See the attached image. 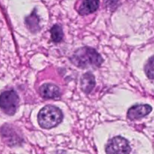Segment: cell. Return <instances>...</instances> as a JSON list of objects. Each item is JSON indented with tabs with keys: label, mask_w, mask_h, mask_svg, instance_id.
<instances>
[{
	"label": "cell",
	"mask_w": 154,
	"mask_h": 154,
	"mask_svg": "<svg viewBox=\"0 0 154 154\" xmlns=\"http://www.w3.org/2000/svg\"><path fill=\"white\" fill-rule=\"evenodd\" d=\"M152 111V107L149 105H136L128 111L127 117L129 120H135L143 118Z\"/></svg>",
	"instance_id": "5"
},
{
	"label": "cell",
	"mask_w": 154,
	"mask_h": 154,
	"mask_svg": "<svg viewBox=\"0 0 154 154\" xmlns=\"http://www.w3.org/2000/svg\"><path fill=\"white\" fill-rule=\"evenodd\" d=\"M51 38L54 42H61L63 38V32L61 26L59 25H54L51 28Z\"/></svg>",
	"instance_id": "11"
},
{
	"label": "cell",
	"mask_w": 154,
	"mask_h": 154,
	"mask_svg": "<svg viewBox=\"0 0 154 154\" xmlns=\"http://www.w3.org/2000/svg\"><path fill=\"white\" fill-rule=\"evenodd\" d=\"M105 150L107 154H129L131 147L127 140L117 136L109 140Z\"/></svg>",
	"instance_id": "4"
},
{
	"label": "cell",
	"mask_w": 154,
	"mask_h": 154,
	"mask_svg": "<svg viewBox=\"0 0 154 154\" xmlns=\"http://www.w3.org/2000/svg\"><path fill=\"white\" fill-rule=\"evenodd\" d=\"M14 133L15 132L10 126H8V125H5L1 129L2 137H3L5 141L11 146L16 145L19 142V137Z\"/></svg>",
	"instance_id": "7"
},
{
	"label": "cell",
	"mask_w": 154,
	"mask_h": 154,
	"mask_svg": "<svg viewBox=\"0 0 154 154\" xmlns=\"http://www.w3.org/2000/svg\"><path fill=\"white\" fill-rule=\"evenodd\" d=\"M99 6V0H84L78 9L81 15H87L96 11Z\"/></svg>",
	"instance_id": "8"
},
{
	"label": "cell",
	"mask_w": 154,
	"mask_h": 154,
	"mask_svg": "<svg viewBox=\"0 0 154 154\" xmlns=\"http://www.w3.org/2000/svg\"><path fill=\"white\" fill-rule=\"evenodd\" d=\"M38 22L39 19L38 17L37 16L35 10H34V11L29 16L26 18V24L27 27L29 28V29L31 30L33 32L39 29Z\"/></svg>",
	"instance_id": "10"
},
{
	"label": "cell",
	"mask_w": 154,
	"mask_h": 154,
	"mask_svg": "<svg viewBox=\"0 0 154 154\" xmlns=\"http://www.w3.org/2000/svg\"><path fill=\"white\" fill-rule=\"evenodd\" d=\"M40 93L45 99H57L60 96V90L57 86L45 84L40 88Z\"/></svg>",
	"instance_id": "6"
},
{
	"label": "cell",
	"mask_w": 154,
	"mask_h": 154,
	"mask_svg": "<svg viewBox=\"0 0 154 154\" xmlns=\"http://www.w3.org/2000/svg\"><path fill=\"white\" fill-rule=\"evenodd\" d=\"M19 104V96L14 90H7L0 95V109L5 114L14 115Z\"/></svg>",
	"instance_id": "3"
},
{
	"label": "cell",
	"mask_w": 154,
	"mask_h": 154,
	"mask_svg": "<svg viewBox=\"0 0 154 154\" xmlns=\"http://www.w3.org/2000/svg\"><path fill=\"white\" fill-rule=\"evenodd\" d=\"M71 61L79 68L99 67L103 62L102 57L95 49L88 47L79 48L71 57Z\"/></svg>",
	"instance_id": "1"
},
{
	"label": "cell",
	"mask_w": 154,
	"mask_h": 154,
	"mask_svg": "<svg viewBox=\"0 0 154 154\" xmlns=\"http://www.w3.org/2000/svg\"><path fill=\"white\" fill-rule=\"evenodd\" d=\"M144 71L147 78L154 81V56L150 57L144 67Z\"/></svg>",
	"instance_id": "12"
},
{
	"label": "cell",
	"mask_w": 154,
	"mask_h": 154,
	"mask_svg": "<svg viewBox=\"0 0 154 154\" xmlns=\"http://www.w3.org/2000/svg\"><path fill=\"white\" fill-rule=\"evenodd\" d=\"M63 114L60 108L53 105H47L42 108L38 115V121L41 127L51 129L62 122Z\"/></svg>",
	"instance_id": "2"
},
{
	"label": "cell",
	"mask_w": 154,
	"mask_h": 154,
	"mask_svg": "<svg viewBox=\"0 0 154 154\" xmlns=\"http://www.w3.org/2000/svg\"><path fill=\"white\" fill-rule=\"evenodd\" d=\"M95 85H96V81L93 75L87 72L83 75L81 81V86L83 92L88 94L93 90Z\"/></svg>",
	"instance_id": "9"
}]
</instances>
